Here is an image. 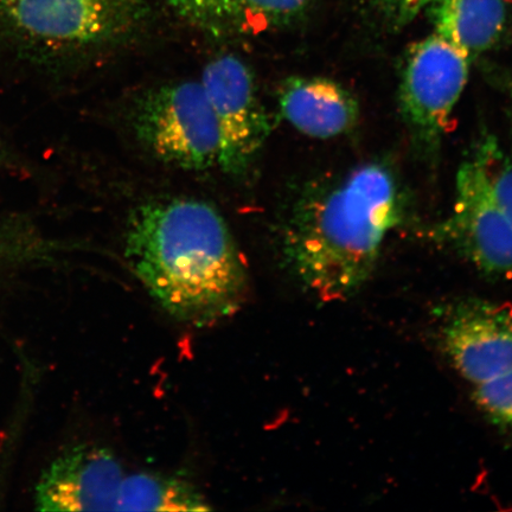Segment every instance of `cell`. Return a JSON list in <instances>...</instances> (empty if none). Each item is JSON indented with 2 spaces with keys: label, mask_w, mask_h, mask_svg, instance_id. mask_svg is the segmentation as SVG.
<instances>
[{
  "label": "cell",
  "mask_w": 512,
  "mask_h": 512,
  "mask_svg": "<svg viewBox=\"0 0 512 512\" xmlns=\"http://www.w3.org/2000/svg\"><path fill=\"white\" fill-rule=\"evenodd\" d=\"M125 258L171 316L197 326L232 315L247 272L223 216L191 198L147 202L127 222Z\"/></svg>",
  "instance_id": "cell-2"
},
{
  "label": "cell",
  "mask_w": 512,
  "mask_h": 512,
  "mask_svg": "<svg viewBox=\"0 0 512 512\" xmlns=\"http://www.w3.org/2000/svg\"><path fill=\"white\" fill-rule=\"evenodd\" d=\"M307 0H243L245 29L278 27L296 18Z\"/></svg>",
  "instance_id": "cell-16"
},
{
  "label": "cell",
  "mask_w": 512,
  "mask_h": 512,
  "mask_svg": "<svg viewBox=\"0 0 512 512\" xmlns=\"http://www.w3.org/2000/svg\"><path fill=\"white\" fill-rule=\"evenodd\" d=\"M435 0H381V5L395 27H402L425 10Z\"/></svg>",
  "instance_id": "cell-17"
},
{
  "label": "cell",
  "mask_w": 512,
  "mask_h": 512,
  "mask_svg": "<svg viewBox=\"0 0 512 512\" xmlns=\"http://www.w3.org/2000/svg\"><path fill=\"white\" fill-rule=\"evenodd\" d=\"M146 0H0V36L43 55L123 38L142 22Z\"/></svg>",
  "instance_id": "cell-4"
},
{
  "label": "cell",
  "mask_w": 512,
  "mask_h": 512,
  "mask_svg": "<svg viewBox=\"0 0 512 512\" xmlns=\"http://www.w3.org/2000/svg\"><path fill=\"white\" fill-rule=\"evenodd\" d=\"M133 127L140 142L164 163L195 171L219 163V128L201 81L151 89L138 101Z\"/></svg>",
  "instance_id": "cell-5"
},
{
  "label": "cell",
  "mask_w": 512,
  "mask_h": 512,
  "mask_svg": "<svg viewBox=\"0 0 512 512\" xmlns=\"http://www.w3.org/2000/svg\"><path fill=\"white\" fill-rule=\"evenodd\" d=\"M456 198L433 238L492 278L512 277V226L492 191L477 152L460 165Z\"/></svg>",
  "instance_id": "cell-6"
},
{
  "label": "cell",
  "mask_w": 512,
  "mask_h": 512,
  "mask_svg": "<svg viewBox=\"0 0 512 512\" xmlns=\"http://www.w3.org/2000/svg\"><path fill=\"white\" fill-rule=\"evenodd\" d=\"M492 191L512 226V146H503L495 137H485L476 149Z\"/></svg>",
  "instance_id": "cell-14"
},
{
  "label": "cell",
  "mask_w": 512,
  "mask_h": 512,
  "mask_svg": "<svg viewBox=\"0 0 512 512\" xmlns=\"http://www.w3.org/2000/svg\"><path fill=\"white\" fill-rule=\"evenodd\" d=\"M405 219V197L389 166L364 163L307 188L281 235L286 265L323 302L367 283L384 240Z\"/></svg>",
  "instance_id": "cell-1"
},
{
  "label": "cell",
  "mask_w": 512,
  "mask_h": 512,
  "mask_svg": "<svg viewBox=\"0 0 512 512\" xmlns=\"http://www.w3.org/2000/svg\"><path fill=\"white\" fill-rule=\"evenodd\" d=\"M281 115L297 131L316 139L349 133L360 120L356 96L334 80L293 76L279 91Z\"/></svg>",
  "instance_id": "cell-10"
},
{
  "label": "cell",
  "mask_w": 512,
  "mask_h": 512,
  "mask_svg": "<svg viewBox=\"0 0 512 512\" xmlns=\"http://www.w3.org/2000/svg\"><path fill=\"white\" fill-rule=\"evenodd\" d=\"M40 254V239L29 220L0 217V273L31 264Z\"/></svg>",
  "instance_id": "cell-13"
},
{
  "label": "cell",
  "mask_w": 512,
  "mask_h": 512,
  "mask_svg": "<svg viewBox=\"0 0 512 512\" xmlns=\"http://www.w3.org/2000/svg\"><path fill=\"white\" fill-rule=\"evenodd\" d=\"M201 83L219 128L217 166L228 175H241L271 132L252 70L239 57L224 55L207 64Z\"/></svg>",
  "instance_id": "cell-8"
},
{
  "label": "cell",
  "mask_w": 512,
  "mask_h": 512,
  "mask_svg": "<svg viewBox=\"0 0 512 512\" xmlns=\"http://www.w3.org/2000/svg\"><path fill=\"white\" fill-rule=\"evenodd\" d=\"M178 14L213 34L245 29L243 0H170Z\"/></svg>",
  "instance_id": "cell-12"
},
{
  "label": "cell",
  "mask_w": 512,
  "mask_h": 512,
  "mask_svg": "<svg viewBox=\"0 0 512 512\" xmlns=\"http://www.w3.org/2000/svg\"><path fill=\"white\" fill-rule=\"evenodd\" d=\"M446 355L472 386L512 369V304L470 299L458 304L443 329Z\"/></svg>",
  "instance_id": "cell-9"
},
{
  "label": "cell",
  "mask_w": 512,
  "mask_h": 512,
  "mask_svg": "<svg viewBox=\"0 0 512 512\" xmlns=\"http://www.w3.org/2000/svg\"><path fill=\"white\" fill-rule=\"evenodd\" d=\"M472 398L492 424L512 433V369L473 386Z\"/></svg>",
  "instance_id": "cell-15"
},
{
  "label": "cell",
  "mask_w": 512,
  "mask_h": 512,
  "mask_svg": "<svg viewBox=\"0 0 512 512\" xmlns=\"http://www.w3.org/2000/svg\"><path fill=\"white\" fill-rule=\"evenodd\" d=\"M38 511H201L204 497L182 479L130 472L107 448H69L35 486Z\"/></svg>",
  "instance_id": "cell-3"
},
{
  "label": "cell",
  "mask_w": 512,
  "mask_h": 512,
  "mask_svg": "<svg viewBox=\"0 0 512 512\" xmlns=\"http://www.w3.org/2000/svg\"><path fill=\"white\" fill-rule=\"evenodd\" d=\"M471 60L434 34L409 49L400 82V110L418 142L435 149L469 79Z\"/></svg>",
  "instance_id": "cell-7"
},
{
  "label": "cell",
  "mask_w": 512,
  "mask_h": 512,
  "mask_svg": "<svg viewBox=\"0 0 512 512\" xmlns=\"http://www.w3.org/2000/svg\"><path fill=\"white\" fill-rule=\"evenodd\" d=\"M492 75H495V79L499 86H504L505 91L509 95H511L512 98V73H492Z\"/></svg>",
  "instance_id": "cell-18"
},
{
  "label": "cell",
  "mask_w": 512,
  "mask_h": 512,
  "mask_svg": "<svg viewBox=\"0 0 512 512\" xmlns=\"http://www.w3.org/2000/svg\"><path fill=\"white\" fill-rule=\"evenodd\" d=\"M428 8L435 34L470 60L494 47L507 22L504 0H435Z\"/></svg>",
  "instance_id": "cell-11"
}]
</instances>
